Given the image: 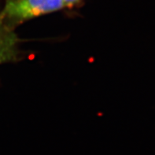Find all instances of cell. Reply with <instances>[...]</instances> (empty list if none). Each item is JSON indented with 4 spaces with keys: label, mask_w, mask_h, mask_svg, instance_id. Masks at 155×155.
Returning a JSON list of instances; mask_svg holds the SVG:
<instances>
[{
    "label": "cell",
    "mask_w": 155,
    "mask_h": 155,
    "mask_svg": "<svg viewBox=\"0 0 155 155\" xmlns=\"http://www.w3.org/2000/svg\"><path fill=\"white\" fill-rule=\"evenodd\" d=\"M65 8L64 0H5L0 18L13 29L24 22Z\"/></svg>",
    "instance_id": "cell-1"
},
{
    "label": "cell",
    "mask_w": 155,
    "mask_h": 155,
    "mask_svg": "<svg viewBox=\"0 0 155 155\" xmlns=\"http://www.w3.org/2000/svg\"><path fill=\"white\" fill-rule=\"evenodd\" d=\"M19 42L14 29L4 23L0 18V64L19 60Z\"/></svg>",
    "instance_id": "cell-2"
},
{
    "label": "cell",
    "mask_w": 155,
    "mask_h": 155,
    "mask_svg": "<svg viewBox=\"0 0 155 155\" xmlns=\"http://www.w3.org/2000/svg\"><path fill=\"white\" fill-rule=\"evenodd\" d=\"M65 8H72L78 6L83 2V0H64Z\"/></svg>",
    "instance_id": "cell-3"
}]
</instances>
